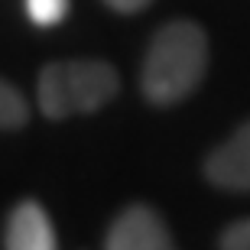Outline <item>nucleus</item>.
Wrapping results in <instances>:
<instances>
[{"instance_id": "nucleus-4", "label": "nucleus", "mask_w": 250, "mask_h": 250, "mask_svg": "<svg viewBox=\"0 0 250 250\" xmlns=\"http://www.w3.org/2000/svg\"><path fill=\"white\" fill-rule=\"evenodd\" d=\"M208 182L228 192H250V121L241 124L205 159Z\"/></svg>"}, {"instance_id": "nucleus-5", "label": "nucleus", "mask_w": 250, "mask_h": 250, "mask_svg": "<svg viewBox=\"0 0 250 250\" xmlns=\"http://www.w3.org/2000/svg\"><path fill=\"white\" fill-rule=\"evenodd\" d=\"M3 250H59L56 228L39 202L26 198L10 211L7 231H3Z\"/></svg>"}, {"instance_id": "nucleus-3", "label": "nucleus", "mask_w": 250, "mask_h": 250, "mask_svg": "<svg viewBox=\"0 0 250 250\" xmlns=\"http://www.w3.org/2000/svg\"><path fill=\"white\" fill-rule=\"evenodd\" d=\"M104 250H172L163 214L149 205H127L107 228Z\"/></svg>"}, {"instance_id": "nucleus-8", "label": "nucleus", "mask_w": 250, "mask_h": 250, "mask_svg": "<svg viewBox=\"0 0 250 250\" xmlns=\"http://www.w3.org/2000/svg\"><path fill=\"white\" fill-rule=\"evenodd\" d=\"M218 250H250V218H241L231 228H224Z\"/></svg>"}, {"instance_id": "nucleus-9", "label": "nucleus", "mask_w": 250, "mask_h": 250, "mask_svg": "<svg viewBox=\"0 0 250 250\" xmlns=\"http://www.w3.org/2000/svg\"><path fill=\"white\" fill-rule=\"evenodd\" d=\"M111 10H117V13H140V10H146L153 0H104Z\"/></svg>"}, {"instance_id": "nucleus-6", "label": "nucleus", "mask_w": 250, "mask_h": 250, "mask_svg": "<svg viewBox=\"0 0 250 250\" xmlns=\"http://www.w3.org/2000/svg\"><path fill=\"white\" fill-rule=\"evenodd\" d=\"M29 124V101L20 88L0 78V130H20Z\"/></svg>"}, {"instance_id": "nucleus-1", "label": "nucleus", "mask_w": 250, "mask_h": 250, "mask_svg": "<svg viewBox=\"0 0 250 250\" xmlns=\"http://www.w3.org/2000/svg\"><path fill=\"white\" fill-rule=\"evenodd\" d=\"M208 68V36L192 20H172L149 39L140 68V88L149 104L172 107L202 84Z\"/></svg>"}, {"instance_id": "nucleus-2", "label": "nucleus", "mask_w": 250, "mask_h": 250, "mask_svg": "<svg viewBox=\"0 0 250 250\" xmlns=\"http://www.w3.org/2000/svg\"><path fill=\"white\" fill-rule=\"evenodd\" d=\"M117 94V72L101 59H68L52 62L39 72L36 98L49 121L91 114Z\"/></svg>"}, {"instance_id": "nucleus-7", "label": "nucleus", "mask_w": 250, "mask_h": 250, "mask_svg": "<svg viewBox=\"0 0 250 250\" xmlns=\"http://www.w3.org/2000/svg\"><path fill=\"white\" fill-rule=\"evenodd\" d=\"M72 0H26V13L36 26H56L68 17Z\"/></svg>"}]
</instances>
